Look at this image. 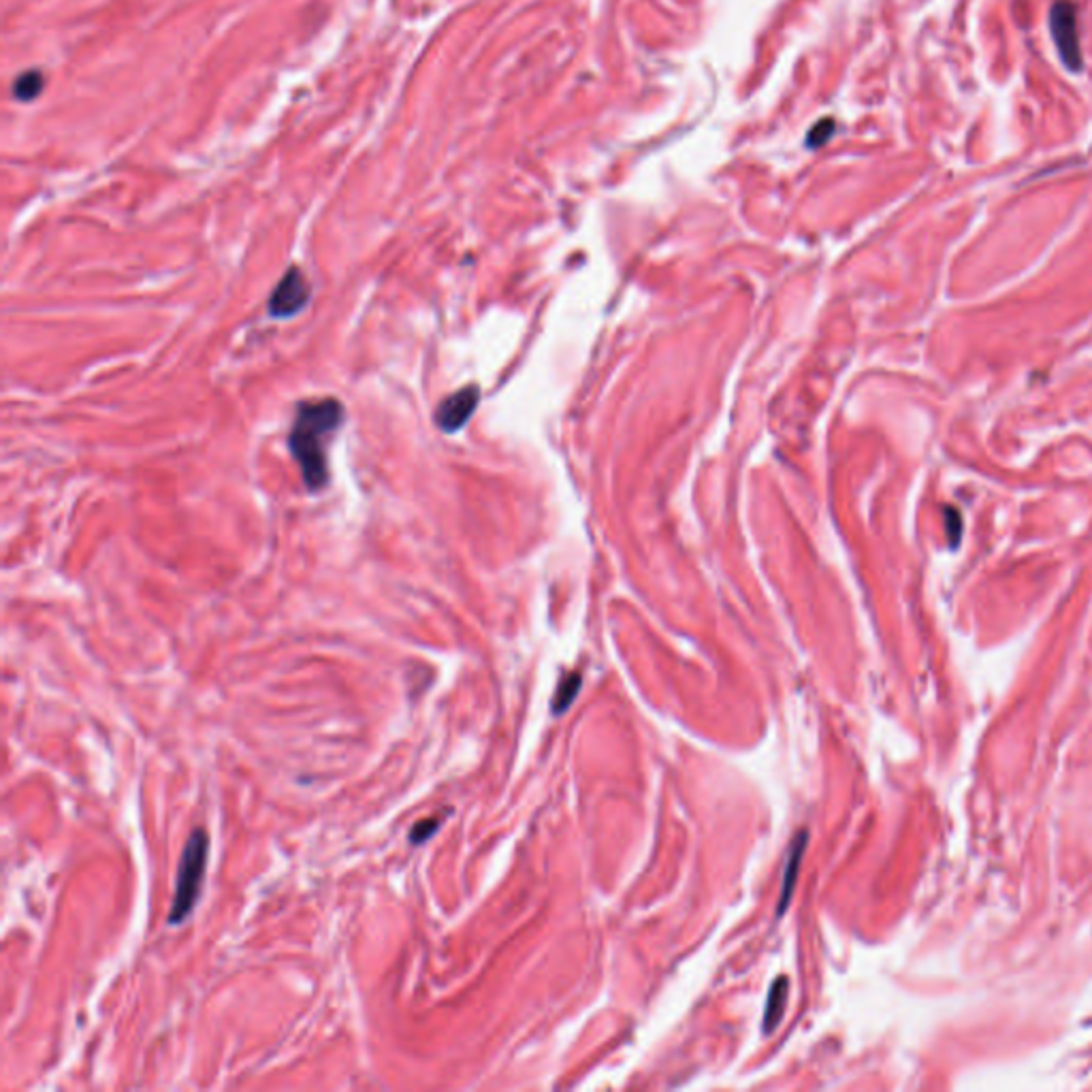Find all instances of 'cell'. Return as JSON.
<instances>
[{
    "label": "cell",
    "mask_w": 1092,
    "mask_h": 1092,
    "mask_svg": "<svg viewBox=\"0 0 1092 1092\" xmlns=\"http://www.w3.org/2000/svg\"><path fill=\"white\" fill-rule=\"evenodd\" d=\"M344 423V406L335 398L301 402L291 427V453L310 491L329 482V447Z\"/></svg>",
    "instance_id": "6da1fadb"
},
{
    "label": "cell",
    "mask_w": 1092,
    "mask_h": 1092,
    "mask_svg": "<svg viewBox=\"0 0 1092 1092\" xmlns=\"http://www.w3.org/2000/svg\"><path fill=\"white\" fill-rule=\"evenodd\" d=\"M207 855H209V834L203 828H197L189 836V841H186L184 851H181L169 924H181L195 912V904L199 900L201 884L205 877Z\"/></svg>",
    "instance_id": "7a4b0ae2"
},
{
    "label": "cell",
    "mask_w": 1092,
    "mask_h": 1092,
    "mask_svg": "<svg viewBox=\"0 0 1092 1092\" xmlns=\"http://www.w3.org/2000/svg\"><path fill=\"white\" fill-rule=\"evenodd\" d=\"M310 284L299 267H291L269 297V316L289 318L308 306Z\"/></svg>",
    "instance_id": "3957f363"
},
{
    "label": "cell",
    "mask_w": 1092,
    "mask_h": 1092,
    "mask_svg": "<svg viewBox=\"0 0 1092 1092\" xmlns=\"http://www.w3.org/2000/svg\"><path fill=\"white\" fill-rule=\"evenodd\" d=\"M1050 27H1052V35L1056 39L1062 62L1069 68H1074V71H1078L1080 64H1082V58H1080V41H1078V24H1076L1074 7L1069 3H1062V0H1060V3H1056L1052 7Z\"/></svg>",
    "instance_id": "277c9868"
},
{
    "label": "cell",
    "mask_w": 1092,
    "mask_h": 1092,
    "mask_svg": "<svg viewBox=\"0 0 1092 1092\" xmlns=\"http://www.w3.org/2000/svg\"><path fill=\"white\" fill-rule=\"evenodd\" d=\"M478 400H480V391L474 384L449 395V398L443 404H439V408L435 412L437 427L443 431H447V433L459 431L463 425L468 423V418L474 414V410L478 406Z\"/></svg>",
    "instance_id": "5b68a950"
},
{
    "label": "cell",
    "mask_w": 1092,
    "mask_h": 1092,
    "mask_svg": "<svg viewBox=\"0 0 1092 1092\" xmlns=\"http://www.w3.org/2000/svg\"><path fill=\"white\" fill-rule=\"evenodd\" d=\"M804 847H807V830H800L796 834V839L792 841V847H789V855H787V867H785V877H783V890H781V900H779V916H783L789 907V900H792V894H794V886H796V879H798V871H800V863H802V853H804Z\"/></svg>",
    "instance_id": "8992f818"
},
{
    "label": "cell",
    "mask_w": 1092,
    "mask_h": 1092,
    "mask_svg": "<svg viewBox=\"0 0 1092 1092\" xmlns=\"http://www.w3.org/2000/svg\"><path fill=\"white\" fill-rule=\"evenodd\" d=\"M787 996H789V980L787 978H779L773 982L771 986V992H769V1001H766V1009H764V1033L771 1035L783 1020V1013H785V1005H787Z\"/></svg>",
    "instance_id": "52a82bcc"
},
{
    "label": "cell",
    "mask_w": 1092,
    "mask_h": 1092,
    "mask_svg": "<svg viewBox=\"0 0 1092 1092\" xmlns=\"http://www.w3.org/2000/svg\"><path fill=\"white\" fill-rule=\"evenodd\" d=\"M580 685H583V677H580V672H572L570 677H566L560 685V689L555 691L553 695V713L555 715H564L572 703L576 700V695L580 691Z\"/></svg>",
    "instance_id": "ba28073f"
},
{
    "label": "cell",
    "mask_w": 1092,
    "mask_h": 1092,
    "mask_svg": "<svg viewBox=\"0 0 1092 1092\" xmlns=\"http://www.w3.org/2000/svg\"><path fill=\"white\" fill-rule=\"evenodd\" d=\"M43 86H45L43 73L37 71V68H33V71H24L15 80L13 95H15L17 101L29 103V101H35L41 95Z\"/></svg>",
    "instance_id": "9c48e42d"
},
{
    "label": "cell",
    "mask_w": 1092,
    "mask_h": 1092,
    "mask_svg": "<svg viewBox=\"0 0 1092 1092\" xmlns=\"http://www.w3.org/2000/svg\"><path fill=\"white\" fill-rule=\"evenodd\" d=\"M439 824H443V820H439V818H429V820L416 822L414 828L410 830V843H414V845L425 843L427 839H431V836L437 832Z\"/></svg>",
    "instance_id": "30bf717a"
}]
</instances>
